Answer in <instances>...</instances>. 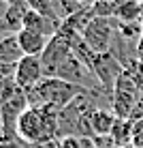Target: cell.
I'll return each instance as SVG.
<instances>
[{"label":"cell","mask_w":143,"mask_h":148,"mask_svg":"<svg viewBox=\"0 0 143 148\" xmlns=\"http://www.w3.org/2000/svg\"><path fill=\"white\" fill-rule=\"evenodd\" d=\"M83 92L85 88L75 86L70 82L58 77H43L34 88L26 90V97L30 108H52L56 112H62Z\"/></svg>","instance_id":"6da1fadb"},{"label":"cell","mask_w":143,"mask_h":148,"mask_svg":"<svg viewBox=\"0 0 143 148\" xmlns=\"http://www.w3.org/2000/svg\"><path fill=\"white\" fill-rule=\"evenodd\" d=\"M58 114L60 112L52 108H28L17 122V137L32 146L56 142V137H58Z\"/></svg>","instance_id":"7a4b0ae2"},{"label":"cell","mask_w":143,"mask_h":148,"mask_svg":"<svg viewBox=\"0 0 143 148\" xmlns=\"http://www.w3.org/2000/svg\"><path fill=\"white\" fill-rule=\"evenodd\" d=\"M139 103H141V86L137 84V79L128 71H124L120 75V79L115 82L113 95H111L113 114L117 118H132Z\"/></svg>","instance_id":"3957f363"},{"label":"cell","mask_w":143,"mask_h":148,"mask_svg":"<svg viewBox=\"0 0 143 148\" xmlns=\"http://www.w3.org/2000/svg\"><path fill=\"white\" fill-rule=\"evenodd\" d=\"M117 30V19L113 17H94L83 30V41L96 54H107L111 47V41Z\"/></svg>","instance_id":"277c9868"},{"label":"cell","mask_w":143,"mask_h":148,"mask_svg":"<svg viewBox=\"0 0 143 148\" xmlns=\"http://www.w3.org/2000/svg\"><path fill=\"white\" fill-rule=\"evenodd\" d=\"M30 108L28 97L22 88L15 90V95L0 108V122H2V140H17V122L22 114Z\"/></svg>","instance_id":"5b68a950"},{"label":"cell","mask_w":143,"mask_h":148,"mask_svg":"<svg viewBox=\"0 0 143 148\" xmlns=\"http://www.w3.org/2000/svg\"><path fill=\"white\" fill-rule=\"evenodd\" d=\"M92 73L96 75L98 84L103 86L107 92L113 95L115 82L120 79L122 73H124V64H122L111 52H107V54H96V56H94V62H92Z\"/></svg>","instance_id":"8992f818"},{"label":"cell","mask_w":143,"mask_h":148,"mask_svg":"<svg viewBox=\"0 0 143 148\" xmlns=\"http://www.w3.org/2000/svg\"><path fill=\"white\" fill-rule=\"evenodd\" d=\"M45 77V71H43V62H41V56H24L17 64H15V84L17 88H22L24 92L39 84L41 79Z\"/></svg>","instance_id":"52a82bcc"},{"label":"cell","mask_w":143,"mask_h":148,"mask_svg":"<svg viewBox=\"0 0 143 148\" xmlns=\"http://www.w3.org/2000/svg\"><path fill=\"white\" fill-rule=\"evenodd\" d=\"M117 116L113 112L105 110V108H96L88 112L85 116V127H88V137L92 142L98 140V137H111V131L115 127Z\"/></svg>","instance_id":"ba28073f"},{"label":"cell","mask_w":143,"mask_h":148,"mask_svg":"<svg viewBox=\"0 0 143 148\" xmlns=\"http://www.w3.org/2000/svg\"><path fill=\"white\" fill-rule=\"evenodd\" d=\"M30 11L26 0H15L11 4H4L2 9V19H0V34H17L24 30V22Z\"/></svg>","instance_id":"9c48e42d"},{"label":"cell","mask_w":143,"mask_h":148,"mask_svg":"<svg viewBox=\"0 0 143 148\" xmlns=\"http://www.w3.org/2000/svg\"><path fill=\"white\" fill-rule=\"evenodd\" d=\"M17 41L19 47H22L24 56H43L45 47H47L49 39L41 32H34V30H19L17 32Z\"/></svg>","instance_id":"30bf717a"},{"label":"cell","mask_w":143,"mask_h":148,"mask_svg":"<svg viewBox=\"0 0 143 148\" xmlns=\"http://www.w3.org/2000/svg\"><path fill=\"white\" fill-rule=\"evenodd\" d=\"M24 58V52L19 47L17 34H7V37H0V64H15Z\"/></svg>","instance_id":"8fae6325"},{"label":"cell","mask_w":143,"mask_h":148,"mask_svg":"<svg viewBox=\"0 0 143 148\" xmlns=\"http://www.w3.org/2000/svg\"><path fill=\"white\" fill-rule=\"evenodd\" d=\"M28 7L34 11L43 13L45 17L54 19V22L62 24L64 22V9H62V0H26Z\"/></svg>","instance_id":"7c38bea8"},{"label":"cell","mask_w":143,"mask_h":148,"mask_svg":"<svg viewBox=\"0 0 143 148\" xmlns=\"http://www.w3.org/2000/svg\"><path fill=\"white\" fill-rule=\"evenodd\" d=\"M115 19L122 24L143 22V2L141 0H124V4L115 13Z\"/></svg>","instance_id":"4fadbf2b"},{"label":"cell","mask_w":143,"mask_h":148,"mask_svg":"<svg viewBox=\"0 0 143 148\" xmlns=\"http://www.w3.org/2000/svg\"><path fill=\"white\" fill-rule=\"evenodd\" d=\"M124 4V0H96L92 4V11H94V17H113L117 9Z\"/></svg>","instance_id":"5bb4252c"},{"label":"cell","mask_w":143,"mask_h":148,"mask_svg":"<svg viewBox=\"0 0 143 148\" xmlns=\"http://www.w3.org/2000/svg\"><path fill=\"white\" fill-rule=\"evenodd\" d=\"M15 90H17V84H15V79H13V77L0 82V108H2V105L7 103V101L11 99L13 95H15Z\"/></svg>","instance_id":"9a60e30c"},{"label":"cell","mask_w":143,"mask_h":148,"mask_svg":"<svg viewBox=\"0 0 143 148\" xmlns=\"http://www.w3.org/2000/svg\"><path fill=\"white\" fill-rule=\"evenodd\" d=\"M132 148H143V118L132 120V137H130Z\"/></svg>","instance_id":"2e32d148"},{"label":"cell","mask_w":143,"mask_h":148,"mask_svg":"<svg viewBox=\"0 0 143 148\" xmlns=\"http://www.w3.org/2000/svg\"><path fill=\"white\" fill-rule=\"evenodd\" d=\"M137 56H139V60H143V37L139 41V45H137Z\"/></svg>","instance_id":"e0dca14e"},{"label":"cell","mask_w":143,"mask_h":148,"mask_svg":"<svg viewBox=\"0 0 143 148\" xmlns=\"http://www.w3.org/2000/svg\"><path fill=\"white\" fill-rule=\"evenodd\" d=\"M77 2H81V4H83V7H92V4H94L96 0H77Z\"/></svg>","instance_id":"ac0fdd59"},{"label":"cell","mask_w":143,"mask_h":148,"mask_svg":"<svg viewBox=\"0 0 143 148\" xmlns=\"http://www.w3.org/2000/svg\"><path fill=\"white\" fill-rule=\"evenodd\" d=\"M0 2H4V4H11V2H15V0H0Z\"/></svg>","instance_id":"d6986e66"},{"label":"cell","mask_w":143,"mask_h":148,"mask_svg":"<svg viewBox=\"0 0 143 148\" xmlns=\"http://www.w3.org/2000/svg\"><path fill=\"white\" fill-rule=\"evenodd\" d=\"M111 148H122V146H111Z\"/></svg>","instance_id":"ffe728a7"}]
</instances>
